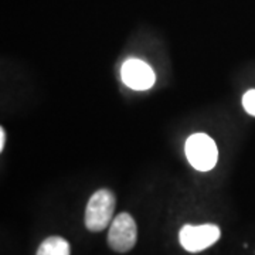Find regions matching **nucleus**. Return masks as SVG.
<instances>
[{
    "instance_id": "1",
    "label": "nucleus",
    "mask_w": 255,
    "mask_h": 255,
    "mask_svg": "<svg viewBox=\"0 0 255 255\" xmlns=\"http://www.w3.org/2000/svg\"><path fill=\"white\" fill-rule=\"evenodd\" d=\"M117 199L108 189L95 191L87 204L85 227L92 233H100L108 227L115 210Z\"/></svg>"
},
{
    "instance_id": "2",
    "label": "nucleus",
    "mask_w": 255,
    "mask_h": 255,
    "mask_svg": "<svg viewBox=\"0 0 255 255\" xmlns=\"http://www.w3.org/2000/svg\"><path fill=\"white\" fill-rule=\"evenodd\" d=\"M186 156L194 169L209 172L217 163L219 150L216 142L209 135L194 133L186 142Z\"/></svg>"
},
{
    "instance_id": "3",
    "label": "nucleus",
    "mask_w": 255,
    "mask_h": 255,
    "mask_svg": "<svg viewBox=\"0 0 255 255\" xmlns=\"http://www.w3.org/2000/svg\"><path fill=\"white\" fill-rule=\"evenodd\" d=\"M137 238L136 223L133 217L128 213L118 214L111 223L108 231V244L117 253H128L130 251Z\"/></svg>"
},
{
    "instance_id": "4",
    "label": "nucleus",
    "mask_w": 255,
    "mask_h": 255,
    "mask_svg": "<svg viewBox=\"0 0 255 255\" xmlns=\"http://www.w3.org/2000/svg\"><path fill=\"white\" fill-rule=\"evenodd\" d=\"M221 236V230L216 224L201 226H184L179 233V241L189 253H200L203 250L214 246Z\"/></svg>"
},
{
    "instance_id": "5",
    "label": "nucleus",
    "mask_w": 255,
    "mask_h": 255,
    "mask_svg": "<svg viewBox=\"0 0 255 255\" xmlns=\"http://www.w3.org/2000/svg\"><path fill=\"white\" fill-rule=\"evenodd\" d=\"M121 75L128 87L136 91H145L152 88L156 81V75L150 65L136 58L125 61L121 70Z\"/></svg>"
},
{
    "instance_id": "6",
    "label": "nucleus",
    "mask_w": 255,
    "mask_h": 255,
    "mask_svg": "<svg viewBox=\"0 0 255 255\" xmlns=\"http://www.w3.org/2000/svg\"><path fill=\"white\" fill-rule=\"evenodd\" d=\"M71 248L63 237L46 238L37 250V255H70Z\"/></svg>"
},
{
    "instance_id": "7",
    "label": "nucleus",
    "mask_w": 255,
    "mask_h": 255,
    "mask_svg": "<svg viewBox=\"0 0 255 255\" xmlns=\"http://www.w3.org/2000/svg\"><path fill=\"white\" fill-rule=\"evenodd\" d=\"M243 105H244V110L250 115L255 117V90H251V91L244 94V97H243Z\"/></svg>"
},
{
    "instance_id": "8",
    "label": "nucleus",
    "mask_w": 255,
    "mask_h": 255,
    "mask_svg": "<svg viewBox=\"0 0 255 255\" xmlns=\"http://www.w3.org/2000/svg\"><path fill=\"white\" fill-rule=\"evenodd\" d=\"M4 142H6V133H4V129L1 128L0 129V150L4 149Z\"/></svg>"
}]
</instances>
